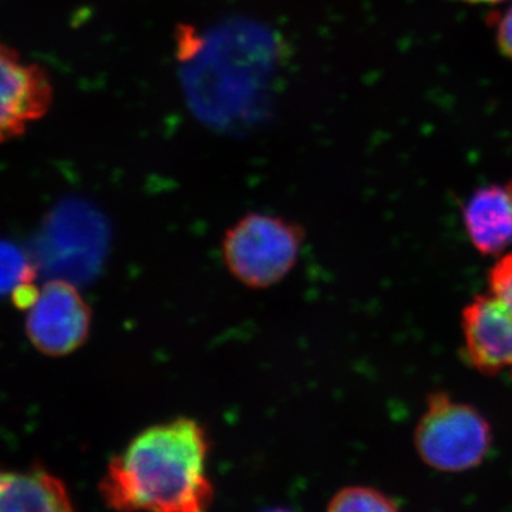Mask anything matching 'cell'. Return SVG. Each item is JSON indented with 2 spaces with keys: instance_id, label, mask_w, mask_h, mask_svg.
Here are the masks:
<instances>
[{
  "instance_id": "9a60e30c",
  "label": "cell",
  "mask_w": 512,
  "mask_h": 512,
  "mask_svg": "<svg viewBox=\"0 0 512 512\" xmlns=\"http://www.w3.org/2000/svg\"><path fill=\"white\" fill-rule=\"evenodd\" d=\"M508 191H510V194L512 195V184L510 185V188H508Z\"/></svg>"
},
{
  "instance_id": "277c9868",
  "label": "cell",
  "mask_w": 512,
  "mask_h": 512,
  "mask_svg": "<svg viewBox=\"0 0 512 512\" xmlns=\"http://www.w3.org/2000/svg\"><path fill=\"white\" fill-rule=\"evenodd\" d=\"M53 99L49 73L0 42V144L25 136L49 113Z\"/></svg>"
},
{
  "instance_id": "8992f818",
  "label": "cell",
  "mask_w": 512,
  "mask_h": 512,
  "mask_svg": "<svg viewBox=\"0 0 512 512\" xmlns=\"http://www.w3.org/2000/svg\"><path fill=\"white\" fill-rule=\"evenodd\" d=\"M43 239V261L60 274L80 278L89 275L97 264L101 227L86 208L64 207L56 211Z\"/></svg>"
},
{
  "instance_id": "5b68a950",
  "label": "cell",
  "mask_w": 512,
  "mask_h": 512,
  "mask_svg": "<svg viewBox=\"0 0 512 512\" xmlns=\"http://www.w3.org/2000/svg\"><path fill=\"white\" fill-rule=\"evenodd\" d=\"M28 335L40 352L62 356L79 348L89 335L90 309L64 279L49 282L30 306Z\"/></svg>"
},
{
  "instance_id": "9c48e42d",
  "label": "cell",
  "mask_w": 512,
  "mask_h": 512,
  "mask_svg": "<svg viewBox=\"0 0 512 512\" xmlns=\"http://www.w3.org/2000/svg\"><path fill=\"white\" fill-rule=\"evenodd\" d=\"M67 510H72V503L59 478L45 471H0V511Z\"/></svg>"
},
{
  "instance_id": "ba28073f",
  "label": "cell",
  "mask_w": 512,
  "mask_h": 512,
  "mask_svg": "<svg viewBox=\"0 0 512 512\" xmlns=\"http://www.w3.org/2000/svg\"><path fill=\"white\" fill-rule=\"evenodd\" d=\"M464 220L468 237L481 254H500L512 242L510 191L500 187L478 191L468 201Z\"/></svg>"
},
{
  "instance_id": "5bb4252c",
  "label": "cell",
  "mask_w": 512,
  "mask_h": 512,
  "mask_svg": "<svg viewBox=\"0 0 512 512\" xmlns=\"http://www.w3.org/2000/svg\"><path fill=\"white\" fill-rule=\"evenodd\" d=\"M470 2H500V0H470Z\"/></svg>"
},
{
  "instance_id": "3957f363",
  "label": "cell",
  "mask_w": 512,
  "mask_h": 512,
  "mask_svg": "<svg viewBox=\"0 0 512 512\" xmlns=\"http://www.w3.org/2000/svg\"><path fill=\"white\" fill-rule=\"evenodd\" d=\"M414 446L427 466L461 473L480 466L487 457L491 427L474 407L436 393L414 431Z\"/></svg>"
},
{
  "instance_id": "52a82bcc",
  "label": "cell",
  "mask_w": 512,
  "mask_h": 512,
  "mask_svg": "<svg viewBox=\"0 0 512 512\" xmlns=\"http://www.w3.org/2000/svg\"><path fill=\"white\" fill-rule=\"evenodd\" d=\"M463 330L471 365L485 375L512 373V326L494 295L477 296L464 309Z\"/></svg>"
},
{
  "instance_id": "7c38bea8",
  "label": "cell",
  "mask_w": 512,
  "mask_h": 512,
  "mask_svg": "<svg viewBox=\"0 0 512 512\" xmlns=\"http://www.w3.org/2000/svg\"><path fill=\"white\" fill-rule=\"evenodd\" d=\"M490 293L504 306L512 326V254L505 255L491 269Z\"/></svg>"
},
{
  "instance_id": "8fae6325",
  "label": "cell",
  "mask_w": 512,
  "mask_h": 512,
  "mask_svg": "<svg viewBox=\"0 0 512 512\" xmlns=\"http://www.w3.org/2000/svg\"><path fill=\"white\" fill-rule=\"evenodd\" d=\"M35 269L25 254L8 241H0V296L12 295L20 285L33 281Z\"/></svg>"
},
{
  "instance_id": "7a4b0ae2",
  "label": "cell",
  "mask_w": 512,
  "mask_h": 512,
  "mask_svg": "<svg viewBox=\"0 0 512 512\" xmlns=\"http://www.w3.org/2000/svg\"><path fill=\"white\" fill-rule=\"evenodd\" d=\"M301 225L266 212H249L225 231L221 255L239 284L264 291L281 284L301 258Z\"/></svg>"
},
{
  "instance_id": "4fadbf2b",
  "label": "cell",
  "mask_w": 512,
  "mask_h": 512,
  "mask_svg": "<svg viewBox=\"0 0 512 512\" xmlns=\"http://www.w3.org/2000/svg\"><path fill=\"white\" fill-rule=\"evenodd\" d=\"M498 43L504 55L512 59V9L508 10L507 15L503 16L498 25Z\"/></svg>"
},
{
  "instance_id": "30bf717a",
  "label": "cell",
  "mask_w": 512,
  "mask_h": 512,
  "mask_svg": "<svg viewBox=\"0 0 512 512\" xmlns=\"http://www.w3.org/2000/svg\"><path fill=\"white\" fill-rule=\"evenodd\" d=\"M326 508L332 512H392L399 510V504L375 487L349 485L336 491Z\"/></svg>"
},
{
  "instance_id": "6da1fadb",
  "label": "cell",
  "mask_w": 512,
  "mask_h": 512,
  "mask_svg": "<svg viewBox=\"0 0 512 512\" xmlns=\"http://www.w3.org/2000/svg\"><path fill=\"white\" fill-rule=\"evenodd\" d=\"M210 454V434L201 421L181 416L154 424L113 458L101 494L116 510H208L215 500Z\"/></svg>"
}]
</instances>
